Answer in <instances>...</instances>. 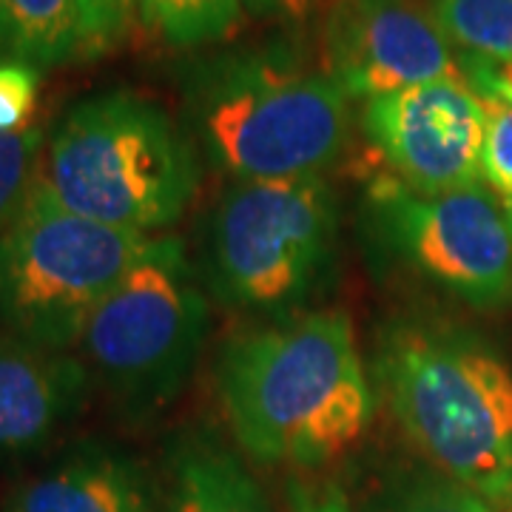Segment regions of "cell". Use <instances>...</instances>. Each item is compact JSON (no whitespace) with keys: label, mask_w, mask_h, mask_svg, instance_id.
<instances>
[{"label":"cell","mask_w":512,"mask_h":512,"mask_svg":"<svg viewBox=\"0 0 512 512\" xmlns=\"http://www.w3.org/2000/svg\"><path fill=\"white\" fill-rule=\"evenodd\" d=\"M222 410L256 464L319 467L370 424L373 390L345 311H311L245 330L220 353Z\"/></svg>","instance_id":"6da1fadb"},{"label":"cell","mask_w":512,"mask_h":512,"mask_svg":"<svg viewBox=\"0 0 512 512\" xmlns=\"http://www.w3.org/2000/svg\"><path fill=\"white\" fill-rule=\"evenodd\" d=\"M376 376L404 436L441 476L512 507V367L464 330L402 322Z\"/></svg>","instance_id":"7a4b0ae2"},{"label":"cell","mask_w":512,"mask_h":512,"mask_svg":"<svg viewBox=\"0 0 512 512\" xmlns=\"http://www.w3.org/2000/svg\"><path fill=\"white\" fill-rule=\"evenodd\" d=\"M183 94L205 157L237 183L322 174L348 146V94L285 46L202 60Z\"/></svg>","instance_id":"3957f363"},{"label":"cell","mask_w":512,"mask_h":512,"mask_svg":"<svg viewBox=\"0 0 512 512\" xmlns=\"http://www.w3.org/2000/svg\"><path fill=\"white\" fill-rule=\"evenodd\" d=\"M40 177L74 214L151 237L183 217L200 185V163L157 103L106 92L63 114Z\"/></svg>","instance_id":"277c9868"},{"label":"cell","mask_w":512,"mask_h":512,"mask_svg":"<svg viewBox=\"0 0 512 512\" xmlns=\"http://www.w3.org/2000/svg\"><path fill=\"white\" fill-rule=\"evenodd\" d=\"M339 202L322 174L234 183L205 228V285L222 305L291 313L333 274Z\"/></svg>","instance_id":"5b68a950"},{"label":"cell","mask_w":512,"mask_h":512,"mask_svg":"<svg viewBox=\"0 0 512 512\" xmlns=\"http://www.w3.org/2000/svg\"><path fill=\"white\" fill-rule=\"evenodd\" d=\"M148 239L74 214L37 174L0 231V328L60 353L80 345Z\"/></svg>","instance_id":"8992f818"},{"label":"cell","mask_w":512,"mask_h":512,"mask_svg":"<svg viewBox=\"0 0 512 512\" xmlns=\"http://www.w3.org/2000/svg\"><path fill=\"white\" fill-rule=\"evenodd\" d=\"M208 333V299L180 237H151L83 330L97 379L131 410H157L191 379Z\"/></svg>","instance_id":"52a82bcc"},{"label":"cell","mask_w":512,"mask_h":512,"mask_svg":"<svg viewBox=\"0 0 512 512\" xmlns=\"http://www.w3.org/2000/svg\"><path fill=\"white\" fill-rule=\"evenodd\" d=\"M365 214L376 248L407 274L478 308L512 296V225L490 188L419 194L382 180L370 185Z\"/></svg>","instance_id":"ba28073f"},{"label":"cell","mask_w":512,"mask_h":512,"mask_svg":"<svg viewBox=\"0 0 512 512\" xmlns=\"http://www.w3.org/2000/svg\"><path fill=\"white\" fill-rule=\"evenodd\" d=\"M362 126L396 180L419 194L461 191L484 180L487 111L467 80H436L373 97Z\"/></svg>","instance_id":"9c48e42d"},{"label":"cell","mask_w":512,"mask_h":512,"mask_svg":"<svg viewBox=\"0 0 512 512\" xmlns=\"http://www.w3.org/2000/svg\"><path fill=\"white\" fill-rule=\"evenodd\" d=\"M325 43L330 77L348 97L464 80L456 49L419 0H336Z\"/></svg>","instance_id":"30bf717a"},{"label":"cell","mask_w":512,"mask_h":512,"mask_svg":"<svg viewBox=\"0 0 512 512\" xmlns=\"http://www.w3.org/2000/svg\"><path fill=\"white\" fill-rule=\"evenodd\" d=\"M89 373L69 353L0 328V456L43 447L80 413Z\"/></svg>","instance_id":"8fae6325"},{"label":"cell","mask_w":512,"mask_h":512,"mask_svg":"<svg viewBox=\"0 0 512 512\" xmlns=\"http://www.w3.org/2000/svg\"><path fill=\"white\" fill-rule=\"evenodd\" d=\"M0 512H157V498L134 458L86 444L20 481Z\"/></svg>","instance_id":"7c38bea8"},{"label":"cell","mask_w":512,"mask_h":512,"mask_svg":"<svg viewBox=\"0 0 512 512\" xmlns=\"http://www.w3.org/2000/svg\"><path fill=\"white\" fill-rule=\"evenodd\" d=\"M168 512H271V501L237 453L191 433L171 456Z\"/></svg>","instance_id":"4fadbf2b"},{"label":"cell","mask_w":512,"mask_h":512,"mask_svg":"<svg viewBox=\"0 0 512 512\" xmlns=\"http://www.w3.org/2000/svg\"><path fill=\"white\" fill-rule=\"evenodd\" d=\"M0 55L37 69L83 57L77 0H0Z\"/></svg>","instance_id":"5bb4252c"},{"label":"cell","mask_w":512,"mask_h":512,"mask_svg":"<svg viewBox=\"0 0 512 512\" xmlns=\"http://www.w3.org/2000/svg\"><path fill=\"white\" fill-rule=\"evenodd\" d=\"M458 63L512 66V0H430Z\"/></svg>","instance_id":"9a60e30c"},{"label":"cell","mask_w":512,"mask_h":512,"mask_svg":"<svg viewBox=\"0 0 512 512\" xmlns=\"http://www.w3.org/2000/svg\"><path fill=\"white\" fill-rule=\"evenodd\" d=\"M242 0H146L143 26L171 46H208L237 35L245 20Z\"/></svg>","instance_id":"2e32d148"},{"label":"cell","mask_w":512,"mask_h":512,"mask_svg":"<svg viewBox=\"0 0 512 512\" xmlns=\"http://www.w3.org/2000/svg\"><path fill=\"white\" fill-rule=\"evenodd\" d=\"M370 512H507L470 487L441 473H413L396 478Z\"/></svg>","instance_id":"e0dca14e"},{"label":"cell","mask_w":512,"mask_h":512,"mask_svg":"<svg viewBox=\"0 0 512 512\" xmlns=\"http://www.w3.org/2000/svg\"><path fill=\"white\" fill-rule=\"evenodd\" d=\"M43 134L37 128L0 131V231L12 222L40 174Z\"/></svg>","instance_id":"ac0fdd59"},{"label":"cell","mask_w":512,"mask_h":512,"mask_svg":"<svg viewBox=\"0 0 512 512\" xmlns=\"http://www.w3.org/2000/svg\"><path fill=\"white\" fill-rule=\"evenodd\" d=\"M83 57H94L120 46L137 23H143L146 0H77Z\"/></svg>","instance_id":"d6986e66"},{"label":"cell","mask_w":512,"mask_h":512,"mask_svg":"<svg viewBox=\"0 0 512 512\" xmlns=\"http://www.w3.org/2000/svg\"><path fill=\"white\" fill-rule=\"evenodd\" d=\"M487 111L484 148H481V174L498 200L512 202V100L507 97H481Z\"/></svg>","instance_id":"ffe728a7"},{"label":"cell","mask_w":512,"mask_h":512,"mask_svg":"<svg viewBox=\"0 0 512 512\" xmlns=\"http://www.w3.org/2000/svg\"><path fill=\"white\" fill-rule=\"evenodd\" d=\"M37 92H40V69L0 55V131H23L29 128V117L35 114Z\"/></svg>","instance_id":"44dd1931"},{"label":"cell","mask_w":512,"mask_h":512,"mask_svg":"<svg viewBox=\"0 0 512 512\" xmlns=\"http://www.w3.org/2000/svg\"><path fill=\"white\" fill-rule=\"evenodd\" d=\"M291 512H353L348 495L336 484H299L293 481L288 490Z\"/></svg>","instance_id":"7402d4cb"},{"label":"cell","mask_w":512,"mask_h":512,"mask_svg":"<svg viewBox=\"0 0 512 512\" xmlns=\"http://www.w3.org/2000/svg\"><path fill=\"white\" fill-rule=\"evenodd\" d=\"M245 12L254 18H276V20H296L311 9L313 0H242Z\"/></svg>","instance_id":"603a6c76"},{"label":"cell","mask_w":512,"mask_h":512,"mask_svg":"<svg viewBox=\"0 0 512 512\" xmlns=\"http://www.w3.org/2000/svg\"><path fill=\"white\" fill-rule=\"evenodd\" d=\"M504 208H507V217H510V225H512V202L510 205H504Z\"/></svg>","instance_id":"cb8c5ba5"}]
</instances>
